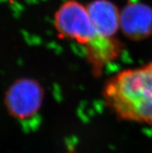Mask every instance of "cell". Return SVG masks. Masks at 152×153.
I'll list each match as a JSON object with an SVG mask.
<instances>
[{"label": "cell", "instance_id": "6da1fadb", "mask_svg": "<svg viewBox=\"0 0 152 153\" xmlns=\"http://www.w3.org/2000/svg\"><path fill=\"white\" fill-rule=\"evenodd\" d=\"M104 99L120 118L152 125V62L112 77Z\"/></svg>", "mask_w": 152, "mask_h": 153}, {"label": "cell", "instance_id": "7a4b0ae2", "mask_svg": "<svg viewBox=\"0 0 152 153\" xmlns=\"http://www.w3.org/2000/svg\"><path fill=\"white\" fill-rule=\"evenodd\" d=\"M54 23L62 36L85 46L95 64H106L119 54L117 43L97 30L87 7L76 1L71 0L62 4L55 14Z\"/></svg>", "mask_w": 152, "mask_h": 153}, {"label": "cell", "instance_id": "3957f363", "mask_svg": "<svg viewBox=\"0 0 152 153\" xmlns=\"http://www.w3.org/2000/svg\"><path fill=\"white\" fill-rule=\"evenodd\" d=\"M43 100V89L37 81L21 79L6 90L4 103L13 118L26 120L37 114Z\"/></svg>", "mask_w": 152, "mask_h": 153}, {"label": "cell", "instance_id": "277c9868", "mask_svg": "<svg viewBox=\"0 0 152 153\" xmlns=\"http://www.w3.org/2000/svg\"><path fill=\"white\" fill-rule=\"evenodd\" d=\"M120 27L127 37L141 40L152 33V10L141 3H130L120 13Z\"/></svg>", "mask_w": 152, "mask_h": 153}, {"label": "cell", "instance_id": "5b68a950", "mask_svg": "<svg viewBox=\"0 0 152 153\" xmlns=\"http://www.w3.org/2000/svg\"><path fill=\"white\" fill-rule=\"evenodd\" d=\"M87 10L97 30L112 38L120 27V13L115 5L108 0H95Z\"/></svg>", "mask_w": 152, "mask_h": 153}]
</instances>
